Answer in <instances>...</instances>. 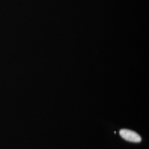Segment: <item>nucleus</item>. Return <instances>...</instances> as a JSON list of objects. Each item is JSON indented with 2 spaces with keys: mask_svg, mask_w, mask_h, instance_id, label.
Returning <instances> with one entry per match:
<instances>
[{
  "mask_svg": "<svg viewBox=\"0 0 149 149\" xmlns=\"http://www.w3.org/2000/svg\"><path fill=\"white\" fill-rule=\"evenodd\" d=\"M119 134L123 139L128 141L138 143L141 141V138L138 134L130 130L122 129Z\"/></svg>",
  "mask_w": 149,
  "mask_h": 149,
  "instance_id": "nucleus-1",
  "label": "nucleus"
}]
</instances>
